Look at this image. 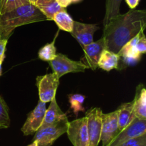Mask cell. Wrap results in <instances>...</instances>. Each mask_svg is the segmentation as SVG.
<instances>
[{
    "instance_id": "1",
    "label": "cell",
    "mask_w": 146,
    "mask_h": 146,
    "mask_svg": "<svg viewBox=\"0 0 146 146\" xmlns=\"http://www.w3.org/2000/svg\"><path fill=\"white\" fill-rule=\"evenodd\" d=\"M146 27L145 10L131 9L124 14H118L104 26L106 50L118 53L123 46Z\"/></svg>"
},
{
    "instance_id": "2",
    "label": "cell",
    "mask_w": 146,
    "mask_h": 146,
    "mask_svg": "<svg viewBox=\"0 0 146 146\" xmlns=\"http://www.w3.org/2000/svg\"><path fill=\"white\" fill-rule=\"evenodd\" d=\"M46 17L33 4H27L0 15V37L9 39L17 27L46 21Z\"/></svg>"
},
{
    "instance_id": "3",
    "label": "cell",
    "mask_w": 146,
    "mask_h": 146,
    "mask_svg": "<svg viewBox=\"0 0 146 146\" xmlns=\"http://www.w3.org/2000/svg\"><path fill=\"white\" fill-rule=\"evenodd\" d=\"M68 124L66 117L51 125L38 129L35 133L33 141L36 142L38 146H51L58 137L66 133Z\"/></svg>"
},
{
    "instance_id": "4",
    "label": "cell",
    "mask_w": 146,
    "mask_h": 146,
    "mask_svg": "<svg viewBox=\"0 0 146 146\" xmlns=\"http://www.w3.org/2000/svg\"><path fill=\"white\" fill-rule=\"evenodd\" d=\"M49 64L58 78L68 73L84 72L88 69L81 61H74L61 53L56 54L55 58L49 62Z\"/></svg>"
},
{
    "instance_id": "5",
    "label": "cell",
    "mask_w": 146,
    "mask_h": 146,
    "mask_svg": "<svg viewBox=\"0 0 146 146\" xmlns=\"http://www.w3.org/2000/svg\"><path fill=\"white\" fill-rule=\"evenodd\" d=\"M102 114V110L98 107H92L86 113L89 141L88 146H98L101 141Z\"/></svg>"
},
{
    "instance_id": "6",
    "label": "cell",
    "mask_w": 146,
    "mask_h": 146,
    "mask_svg": "<svg viewBox=\"0 0 146 146\" xmlns=\"http://www.w3.org/2000/svg\"><path fill=\"white\" fill-rule=\"evenodd\" d=\"M59 79L54 72L36 77V86L40 101L44 103L49 102L56 97V93L59 84Z\"/></svg>"
},
{
    "instance_id": "7",
    "label": "cell",
    "mask_w": 146,
    "mask_h": 146,
    "mask_svg": "<svg viewBox=\"0 0 146 146\" xmlns=\"http://www.w3.org/2000/svg\"><path fill=\"white\" fill-rule=\"evenodd\" d=\"M67 135L74 146H88L86 117L68 122Z\"/></svg>"
},
{
    "instance_id": "8",
    "label": "cell",
    "mask_w": 146,
    "mask_h": 146,
    "mask_svg": "<svg viewBox=\"0 0 146 146\" xmlns=\"http://www.w3.org/2000/svg\"><path fill=\"white\" fill-rule=\"evenodd\" d=\"M144 134H146V120L135 117L131 124L118 133L108 146H118Z\"/></svg>"
},
{
    "instance_id": "9",
    "label": "cell",
    "mask_w": 146,
    "mask_h": 146,
    "mask_svg": "<svg viewBox=\"0 0 146 146\" xmlns=\"http://www.w3.org/2000/svg\"><path fill=\"white\" fill-rule=\"evenodd\" d=\"M119 133L117 117V110L102 114L101 141L102 146H108Z\"/></svg>"
},
{
    "instance_id": "10",
    "label": "cell",
    "mask_w": 146,
    "mask_h": 146,
    "mask_svg": "<svg viewBox=\"0 0 146 146\" xmlns=\"http://www.w3.org/2000/svg\"><path fill=\"white\" fill-rule=\"evenodd\" d=\"M46 110V103L39 100L35 108L28 114L27 120L21 128V131L24 135L34 134L40 128L44 120Z\"/></svg>"
},
{
    "instance_id": "11",
    "label": "cell",
    "mask_w": 146,
    "mask_h": 146,
    "mask_svg": "<svg viewBox=\"0 0 146 146\" xmlns=\"http://www.w3.org/2000/svg\"><path fill=\"white\" fill-rule=\"evenodd\" d=\"M105 49V41L103 37L98 41L93 42L83 47L84 54L81 59V62L84 63L88 69L96 70L98 68V62L101 52Z\"/></svg>"
},
{
    "instance_id": "12",
    "label": "cell",
    "mask_w": 146,
    "mask_h": 146,
    "mask_svg": "<svg viewBox=\"0 0 146 146\" xmlns=\"http://www.w3.org/2000/svg\"><path fill=\"white\" fill-rule=\"evenodd\" d=\"M100 27L97 24L74 21L71 34L83 47L94 42V34Z\"/></svg>"
},
{
    "instance_id": "13",
    "label": "cell",
    "mask_w": 146,
    "mask_h": 146,
    "mask_svg": "<svg viewBox=\"0 0 146 146\" xmlns=\"http://www.w3.org/2000/svg\"><path fill=\"white\" fill-rule=\"evenodd\" d=\"M66 115L61 110L58 104H57L56 99V97H54L50 102L48 108L46 110L44 120H43V123L39 129L57 123V122L60 121L63 119L66 118Z\"/></svg>"
},
{
    "instance_id": "14",
    "label": "cell",
    "mask_w": 146,
    "mask_h": 146,
    "mask_svg": "<svg viewBox=\"0 0 146 146\" xmlns=\"http://www.w3.org/2000/svg\"><path fill=\"white\" fill-rule=\"evenodd\" d=\"M135 117L146 120V90L143 84L136 87L134 100L132 101Z\"/></svg>"
},
{
    "instance_id": "15",
    "label": "cell",
    "mask_w": 146,
    "mask_h": 146,
    "mask_svg": "<svg viewBox=\"0 0 146 146\" xmlns=\"http://www.w3.org/2000/svg\"><path fill=\"white\" fill-rule=\"evenodd\" d=\"M117 117L119 132L131 124L135 118L132 102L123 103L117 109Z\"/></svg>"
},
{
    "instance_id": "16",
    "label": "cell",
    "mask_w": 146,
    "mask_h": 146,
    "mask_svg": "<svg viewBox=\"0 0 146 146\" xmlns=\"http://www.w3.org/2000/svg\"><path fill=\"white\" fill-rule=\"evenodd\" d=\"M119 56L117 53L107 50H104L101 52L98 62V67L109 72L113 69H118L119 64Z\"/></svg>"
},
{
    "instance_id": "17",
    "label": "cell",
    "mask_w": 146,
    "mask_h": 146,
    "mask_svg": "<svg viewBox=\"0 0 146 146\" xmlns=\"http://www.w3.org/2000/svg\"><path fill=\"white\" fill-rule=\"evenodd\" d=\"M34 5L46 17L47 20H52L56 13L65 9L59 5L57 0H36Z\"/></svg>"
},
{
    "instance_id": "18",
    "label": "cell",
    "mask_w": 146,
    "mask_h": 146,
    "mask_svg": "<svg viewBox=\"0 0 146 146\" xmlns=\"http://www.w3.org/2000/svg\"><path fill=\"white\" fill-rule=\"evenodd\" d=\"M53 21L57 24L59 29L71 33L73 29L74 20L68 14L66 9L60 10L56 13L52 19Z\"/></svg>"
},
{
    "instance_id": "19",
    "label": "cell",
    "mask_w": 146,
    "mask_h": 146,
    "mask_svg": "<svg viewBox=\"0 0 146 146\" xmlns=\"http://www.w3.org/2000/svg\"><path fill=\"white\" fill-rule=\"evenodd\" d=\"M121 1L122 0H106V12L104 19V26L120 14Z\"/></svg>"
},
{
    "instance_id": "20",
    "label": "cell",
    "mask_w": 146,
    "mask_h": 146,
    "mask_svg": "<svg viewBox=\"0 0 146 146\" xmlns=\"http://www.w3.org/2000/svg\"><path fill=\"white\" fill-rule=\"evenodd\" d=\"M56 37L54 38V41L50 43H47L40 49L38 53V56L40 60L49 62L55 58L56 55V48L54 45Z\"/></svg>"
},
{
    "instance_id": "21",
    "label": "cell",
    "mask_w": 146,
    "mask_h": 146,
    "mask_svg": "<svg viewBox=\"0 0 146 146\" xmlns=\"http://www.w3.org/2000/svg\"><path fill=\"white\" fill-rule=\"evenodd\" d=\"M86 96L81 94H68V102H69L71 108L74 113L78 115L79 112L85 111L84 103L85 101Z\"/></svg>"
},
{
    "instance_id": "22",
    "label": "cell",
    "mask_w": 146,
    "mask_h": 146,
    "mask_svg": "<svg viewBox=\"0 0 146 146\" xmlns=\"http://www.w3.org/2000/svg\"><path fill=\"white\" fill-rule=\"evenodd\" d=\"M9 126V110L6 102L0 95V130L7 129Z\"/></svg>"
},
{
    "instance_id": "23",
    "label": "cell",
    "mask_w": 146,
    "mask_h": 146,
    "mask_svg": "<svg viewBox=\"0 0 146 146\" xmlns=\"http://www.w3.org/2000/svg\"><path fill=\"white\" fill-rule=\"evenodd\" d=\"M27 4H31L29 0H1V14Z\"/></svg>"
},
{
    "instance_id": "24",
    "label": "cell",
    "mask_w": 146,
    "mask_h": 146,
    "mask_svg": "<svg viewBox=\"0 0 146 146\" xmlns=\"http://www.w3.org/2000/svg\"><path fill=\"white\" fill-rule=\"evenodd\" d=\"M118 146H146V134L128 140Z\"/></svg>"
},
{
    "instance_id": "25",
    "label": "cell",
    "mask_w": 146,
    "mask_h": 146,
    "mask_svg": "<svg viewBox=\"0 0 146 146\" xmlns=\"http://www.w3.org/2000/svg\"><path fill=\"white\" fill-rule=\"evenodd\" d=\"M136 49L141 54H145L146 52V37L143 32L141 33L138 42L136 44Z\"/></svg>"
},
{
    "instance_id": "26",
    "label": "cell",
    "mask_w": 146,
    "mask_h": 146,
    "mask_svg": "<svg viewBox=\"0 0 146 146\" xmlns=\"http://www.w3.org/2000/svg\"><path fill=\"white\" fill-rule=\"evenodd\" d=\"M8 39H4L0 37V62L2 63L5 58V51Z\"/></svg>"
},
{
    "instance_id": "27",
    "label": "cell",
    "mask_w": 146,
    "mask_h": 146,
    "mask_svg": "<svg viewBox=\"0 0 146 146\" xmlns=\"http://www.w3.org/2000/svg\"><path fill=\"white\" fill-rule=\"evenodd\" d=\"M82 0H57L59 5L63 8H66L69 5L72 4H76V3L80 2Z\"/></svg>"
},
{
    "instance_id": "28",
    "label": "cell",
    "mask_w": 146,
    "mask_h": 146,
    "mask_svg": "<svg viewBox=\"0 0 146 146\" xmlns=\"http://www.w3.org/2000/svg\"><path fill=\"white\" fill-rule=\"evenodd\" d=\"M125 1L131 9H135L139 4L140 0H125Z\"/></svg>"
},
{
    "instance_id": "29",
    "label": "cell",
    "mask_w": 146,
    "mask_h": 146,
    "mask_svg": "<svg viewBox=\"0 0 146 146\" xmlns=\"http://www.w3.org/2000/svg\"><path fill=\"white\" fill-rule=\"evenodd\" d=\"M27 146H38V144H37L36 142V141H33L32 143H31V144L29 145H27Z\"/></svg>"
},
{
    "instance_id": "30",
    "label": "cell",
    "mask_w": 146,
    "mask_h": 146,
    "mask_svg": "<svg viewBox=\"0 0 146 146\" xmlns=\"http://www.w3.org/2000/svg\"><path fill=\"white\" fill-rule=\"evenodd\" d=\"M29 2L31 3V4H34V3H35L36 0H29Z\"/></svg>"
},
{
    "instance_id": "31",
    "label": "cell",
    "mask_w": 146,
    "mask_h": 146,
    "mask_svg": "<svg viewBox=\"0 0 146 146\" xmlns=\"http://www.w3.org/2000/svg\"><path fill=\"white\" fill-rule=\"evenodd\" d=\"M1 64H2V63L0 62V76L1 74Z\"/></svg>"
},
{
    "instance_id": "32",
    "label": "cell",
    "mask_w": 146,
    "mask_h": 146,
    "mask_svg": "<svg viewBox=\"0 0 146 146\" xmlns=\"http://www.w3.org/2000/svg\"><path fill=\"white\" fill-rule=\"evenodd\" d=\"M1 0H0V15H1Z\"/></svg>"
}]
</instances>
